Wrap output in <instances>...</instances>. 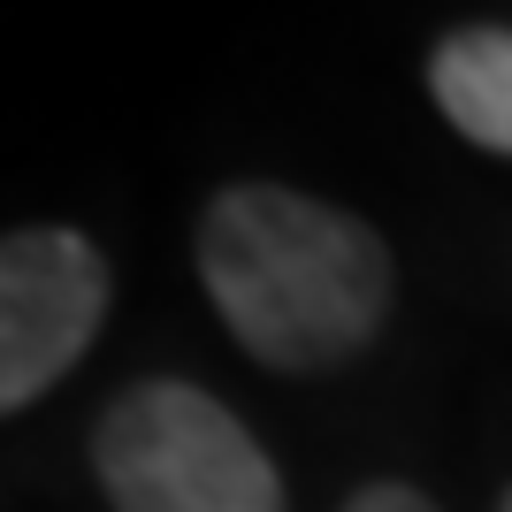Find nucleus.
<instances>
[{
    "label": "nucleus",
    "instance_id": "1",
    "mask_svg": "<svg viewBox=\"0 0 512 512\" xmlns=\"http://www.w3.org/2000/svg\"><path fill=\"white\" fill-rule=\"evenodd\" d=\"M199 283L260 367L321 375L383 337L398 260L375 222L299 184H222L199 214Z\"/></svg>",
    "mask_w": 512,
    "mask_h": 512
},
{
    "label": "nucleus",
    "instance_id": "2",
    "mask_svg": "<svg viewBox=\"0 0 512 512\" xmlns=\"http://www.w3.org/2000/svg\"><path fill=\"white\" fill-rule=\"evenodd\" d=\"M92 474L115 512H283L260 436L199 383H130L92 428Z\"/></svg>",
    "mask_w": 512,
    "mask_h": 512
},
{
    "label": "nucleus",
    "instance_id": "3",
    "mask_svg": "<svg viewBox=\"0 0 512 512\" xmlns=\"http://www.w3.org/2000/svg\"><path fill=\"white\" fill-rule=\"evenodd\" d=\"M107 321V260L85 230H0V421L62 383Z\"/></svg>",
    "mask_w": 512,
    "mask_h": 512
},
{
    "label": "nucleus",
    "instance_id": "4",
    "mask_svg": "<svg viewBox=\"0 0 512 512\" xmlns=\"http://www.w3.org/2000/svg\"><path fill=\"white\" fill-rule=\"evenodd\" d=\"M428 100L467 146L512 161V23H467L428 54Z\"/></svg>",
    "mask_w": 512,
    "mask_h": 512
},
{
    "label": "nucleus",
    "instance_id": "5",
    "mask_svg": "<svg viewBox=\"0 0 512 512\" xmlns=\"http://www.w3.org/2000/svg\"><path fill=\"white\" fill-rule=\"evenodd\" d=\"M344 512H436V497L413 490V482H367V490L344 497Z\"/></svg>",
    "mask_w": 512,
    "mask_h": 512
},
{
    "label": "nucleus",
    "instance_id": "6",
    "mask_svg": "<svg viewBox=\"0 0 512 512\" xmlns=\"http://www.w3.org/2000/svg\"><path fill=\"white\" fill-rule=\"evenodd\" d=\"M497 512H512V490H505V497H497Z\"/></svg>",
    "mask_w": 512,
    "mask_h": 512
}]
</instances>
